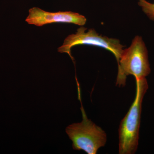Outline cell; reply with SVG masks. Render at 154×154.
I'll use <instances>...</instances> for the list:
<instances>
[{
    "label": "cell",
    "mask_w": 154,
    "mask_h": 154,
    "mask_svg": "<svg viewBox=\"0 0 154 154\" xmlns=\"http://www.w3.org/2000/svg\"><path fill=\"white\" fill-rule=\"evenodd\" d=\"M25 21L28 24L38 27L53 23H71L83 26L85 25L87 19L83 15L71 11L51 13L34 7L29 10V15Z\"/></svg>",
    "instance_id": "5b68a950"
},
{
    "label": "cell",
    "mask_w": 154,
    "mask_h": 154,
    "mask_svg": "<svg viewBox=\"0 0 154 154\" xmlns=\"http://www.w3.org/2000/svg\"><path fill=\"white\" fill-rule=\"evenodd\" d=\"M138 5L151 20L154 21V3H151L146 0H138Z\"/></svg>",
    "instance_id": "8992f818"
},
{
    "label": "cell",
    "mask_w": 154,
    "mask_h": 154,
    "mask_svg": "<svg viewBox=\"0 0 154 154\" xmlns=\"http://www.w3.org/2000/svg\"><path fill=\"white\" fill-rule=\"evenodd\" d=\"M87 28L81 27L78 28L75 34L69 35L65 39L63 44L58 48V51L61 53H67L72 60L73 57L71 54V48L75 46L81 45H88L103 48L109 51L115 56L117 63L121 57L124 49V45L120 44L118 39L110 38L100 35L94 29L86 31Z\"/></svg>",
    "instance_id": "277c9868"
},
{
    "label": "cell",
    "mask_w": 154,
    "mask_h": 154,
    "mask_svg": "<svg viewBox=\"0 0 154 154\" xmlns=\"http://www.w3.org/2000/svg\"><path fill=\"white\" fill-rule=\"evenodd\" d=\"M82 120L66 128V132L72 142L73 149L83 150L88 154H97L107 142V134L100 127L88 119L82 105Z\"/></svg>",
    "instance_id": "3957f363"
},
{
    "label": "cell",
    "mask_w": 154,
    "mask_h": 154,
    "mask_svg": "<svg viewBox=\"0 0 154 154\" xmlns=\"http://www.w3.org/2000/svg\"><path fill=\"white\" fill-rule=\"evenodd\" d=\"M135 79L136 92L134 101L121 120L119 129V154H134L138 145L142 104L148 85L146 78Z\"/></svg>",
    "instance_id": "6da1fadb"
},
{
    "label": "cell",
    "mask_w": 154,
    "mask_h": 154,
    "mask_svg": "<svg viewBox=\"0 0 154 154\" xmlns=\"http://www.w3.org/2000/svg\"><path fill=\"white\" fill-rule=\"evenodd\" d=\"M118 72L116 85L124 87L127 77L134 76L136 79L145 78L151 72L148 51L141 36H137L131 45L124 49L118 63Z\"/></svg>",
    "instance_id": "7a4b0ae2"
}]
</instances>
